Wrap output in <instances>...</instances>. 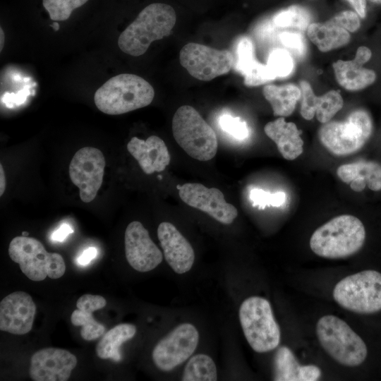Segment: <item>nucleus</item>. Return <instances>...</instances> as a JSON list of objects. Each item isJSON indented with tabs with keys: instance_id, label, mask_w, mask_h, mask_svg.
Listing matches in <instances>:
<instances>
[{
	"instance_id": "obj_25",
	"label": "nucleus",
	"mask_w": 381,
	"mask_h": 381,
	"mask_svg": "<svg viewBox=\"0 0 381 381\" xmlns=\"http://www.w3.org/2000/svg\"><path fill=\"white\" fill-rule=\"evenodd\" d=\"M262 93L270 104L274 115L279 117L290 116L301 98V89L294 84L267 85Z\"/></svg>"
},
{
	"instance_id": "obj_44",
	"label": "nucleus",
	"mask_w": 381,
	"mask_h": 381,
	"mask_svg": "<svg viewBox=\"0 0 381 381\" xmlns=\"http://www.w3.org/2000/svg\"><path fill=\"white\" fill-rule=\"evenodd\" d=\"M4 32L2 30V28H0V39H1V41H0V51L1 52L3 47H4Z\"/></svg>"
},
{
	"instance_id": "obj_38",
	"label": "nucleus",
	"mask_w": 381,
	"mask_h": 381,
	"mask_svg": "<svg viewBox=\"0 0 381 381\" xmlns=\"http://www.w3.org/2000/svg\"><path fill=\"white\" fill-rule=\"evenodd\" d=\"M279 40L286 47L290 49L296 54L301 56L305 53L304 39L301 34L284 32L280 34Z\"/></svg>"
},
{
	"instance_id": "obj_4",
	"label": "nucleus",
	"mask_w": 381,
	"mask_h": 381,
	"mask_svg": "<svg viewBox=\"0 0 381 381\" xmlns=\"http://www.w3.org/2000/svg\"><path fill=\"white\" fill-rule=\"evenodd\" d=\"M315 329L322 347L341 365L356 367L365 360V343L343 320L324 315L318 320Z\"/></svg>"
},
{
	"instance_id": "obj_2",
	"label": "nucleus",
	"mask_w": 381,
	"mask_h": 381,
	"mask_svg": "<svg viewBox=\"0 0 381 381\" xmlns=\"http://www.w3.org/2000/svg\"><path fill=\"white\" fill-rule=\"evenodd\" d=\"M365 240V229L357 217L342 214L318 228L310 239L317 255L328 259L345 258L357 253Z\"/></svg>"
},
{
	"instance_id": "obj_17",
	"label": "nucleus",
	"mask_w": 381,
	"mask_h": 381,
	"mask_svg": "<svg viewBox=\"0 0 381 381\" xmlns=\"http://www.w3.org/2000/svg\"><path fill=\"white\" fill-rule=\"evenodd\" d=\"M157 236L165 260L171 269L177 274L189 271L194 263L195 253L176 226L169 222H162L157 228Z\"/></svg>"
},
{
	"instance_id": "obj_22",
	"label": "nucleus",
	"mask_w": 381,
	"mask_h": 381,
	"mask_svg": "<svg viewBox=\"0 0 381 381\" xmlns=\"http://www.w3.org/2000/svg\"><path fill=\"white\" fill-rule=\"evenodd\" d=\"M337 174L354 191H362L366 186L374 191L381 190V165L377 162L361 160L342 164Z\"/></svg>"
},
{
	"instance_id": "obj_43",
	"label": "nucleus",
	"mask_w": 381,
	"mask_h": 381,
	"mask_svg": "<svg viewBox=\"0 0 381 381\" xmlns=\"http://www.w3.org/2000/svg\"><path fill=\"white\" fill-rule=\"evenodd\" d=\"M6 188V178L2 164H0V195H2Z\"/></svg>"
},
{
	"instance_id": "obj_5",
	"label": "nucleus",
	"mask_w": 381,
	"mask_h": 381,
	"mask_svg": "<svg viewBox=\"0 0 381 381\" xmlns=\"http://www.w3.org/2000/svg\"><path fill=\"white\" fill-rule=\"evenodd\" d=\"M172 132L179 145L193 159L208 161L217 154L215 132L191 106L183 105L176 110L172 119Z\"/></svg>"
},
{
	"instance_id": "obj_37",
	"label": "nucleus",
	"mask_w": 381,
	"mask_h": 381,
	"mask_svg": "<svg viewBox=\"0 0 381 381\" xmlns=\"http://www.w3.org/2000/svg\"><path fill=\"white\" fill-rule=\"evenodd\" d=\"M327 21L351 32L357 31L361 26L358 15L352 11H342Z\"/></svg>"
},
{
	"instance_id": "obj_6",
	"label": "nucleus",
	"mask_w": 381,
	"mask_h": 381,
	"mask_svg": "<svg viewBox=\"0 0 381 381\" xmlns=\"http://www.w3.org/2000/svg\"><path fill=\"white\" fill-rule=\"evenodd\" d=\"M239 319L244 336L255 351L268 352L278 346L280 329L266 298L251 296L245 299L239 308Z\"/></svg>"
},
{
	"instance_id": "obj_12",
	"label": "nucleus",
	"mask_w": 381,
	"mask_h": 381,
	"mask_svg": "<svg viewBox=\"0 0 381 381\" xmlns=\"http://www.w3.org/2000/svg\"><path fill=\"white\" fill-rule=\"evenodd\" d=\"M105 159L99 149L85 147L78 150L69 165V176L80 190L83 202L92 201L100 188L104 173Z\"/></svg>"
},
{
	"instance_id": "obj_11",
	"label": "nucleus",
	"mask_w": 381,
	"mask_h": 381,
	"mask_svg": "<svg viewBox=\"0 0 381 381\" xmlns=\"http://www.w3.org/2000/svg\"><path fill=\"white\" fill-rule=\"evenodd\" d=\"M198 341L199 333L194 325L181 324L155 345L152 353L155 365L162 371L173 370L193 353Z\"/></svg>"
},
{
	"instance_id": "obj_7",
	"label": "nucleus",
	"mask_w": 381,
	"mask_h": 381,
	"mask_svg": "<svg viewBox=\"0 0 381 381\" xmlns=\"http://www.w3.org/2000/svg\"><path fill=\"white\" fill-rule=\"evenodd\" d=\"M373 132V121L368 112L358 109L343 121L323 123L318 131L322 145L331 153L345 156L361 149Z\"/></svg>"
},
{
	"instance_id": "obj_28",
	"label": "nucleus",
	"mask_w": 381,
	"mask_h": 381,
	"mask_svg": "<svg viewBox=\"0 0 381 381\" xmlns=\"http://www.w3.org/2000/svg\"><path fill=\"white\" fill-rule=\"evenodd\" d=\"M309 13L303 8L291 6L277 13L273 18L274 23L280 28H289L301 31L306 30L310 23Z\"/></svg>"
},
{
	"instance_id": "obj_18",
	"label": "nucleus",
	"mask_w": 381,
	"mask_h": 381,
	"mask_svg": "<svg viewBox=\"0 0 381 381\" xmlns=\"http://www.w3.org/2000/svg\"><path fill=\"white\" fill-rule=\"evenodd\" d=\"M127 150L147 174L164 171L170 162L165 143L156 135H151L146 140L133 137L128 143Z\"/></svg>"
},
{
	"instance_id": "obj_40",
	"label": "nucleus",
	"mask_w": 381,
	"mask_h": 381,
	"mask_svg": "<svg viewBox=\"0 0 381 381\" xmlns=\"http://www.w3.org/2000/svg\"><path fill=\"white\" fill-rule=\"evenodd\" d=\"M372 56V52L369 48L365 46L359 47L356 51V56L353 59L357 64L363 65L367 63Z\"/></svg>"
},
{
	"instance_id": "obj_14",
	"label": "nucleus",
	"mask_w": 381,
	"mask_h": 381,
	"mask_svg": "<svg viewBox=\"0 0 381 381\" xmlns=\"http://www.w3.org/2000/svg\"><path fill=\"white\" fill-rule=\"evenodd\" d=\"M124 242L126 260L135 270L149 272L162 262L161 250L140 222L133 221L127 226Z\"/></svg>"
},
{
	"instance_id": "obj_29",
	"label": "nucleus",
	"mask_w": 381,
	"mask_h": 381,
	"mask_svg": "<svg viewBox=\"0 0 381 381\" xmlns=\"http://www.w3.org/2000/svg\"><path fill=\"white\" fill-rule=\"evenodd\" d=\"M343 105L342 97L338 91H328L318 97L315 105L317 119L322 124L330 121L332 117L342 108Z\"/></svg>"
},
{
	"instance_id": "obj_13",
	"label": "nucleus",
	"mask_w": 381,
	"mask_h": 381,
	"mask_svg": "<svg viewBox=\"0 0 381 381\" xmlns=\"http://www.w3.org/2000/svg\"><path fill=\"white\" fill-rule=\"evenodd\" d=\"M176 188L179 197L186 204L207 213L222 224H231L238 215L236 208L225 200L224 194L218 188H209L198 183L177 185Z\"/></svg>"
},
{
	"instance_id": "obj_3",
	"label": "nucleus",
	"mask_w": 381,
	"mask_h": 381,
	"mask_svg": "<svg viewBox=\"0 0 381 381\" xmlns=\"http://www.w3.org/2000/svg\"><path fill=\"white\" fill-rule=\"evenodd\" d=\"M155 97L152 86L140 76L123 73L111 78L95 93L97 109L109 115L125 114L149 105Z\"/></svg>"
},
{
	"instance_id": "obj_34",
	"label": "nucleus",
	"mask_w": 381,
	"mask_h": 381,
	"mask_svg": "<svg viewBox=\"0 0 381 381\" xmlns=\"http://www.w3.org/2000/svg\"><path fill=\"white\" fill-rule=\"evenodd\" d=\"M222 129L238 140L246 139L249 134L248 125L240 117L224 114L219 119Z\"/></svg>"
},
{
	"instance_id": "obj_23",
	"label": "nucleus",
	"mask_w": 381,
	"mask_h": 381,
	"mask_svg": "<svg viewBox=\"0 0 381 381\" xmlns=\"http://www.w3.org/2000/svg\"><path fill=\"white\" fill-rule=\"evenodd\" d=\"M332 67L337 83L347 90H363L372 85L376 79L373 70L364 68L353 60H338Z\"/></svg>"
},
{
	"instance_id": "obj_33",
	"label": "nucleus",
	"mask_w": 381,
	"mask_h": 381,
	"mask_svg": "<svg viewBox=\"0 0 381 381\" xmlns=\"http://www.w3.org/2000/svg\"><path fill=\"white\" fill-rule=\"evenodd\" d=\"M249 197L253 206L260 210H263L267 206L280 207L286 201V194L284 192L271 193L259 188L252 189Z\"/></svg>"
},
{
	"instance_id": "obj_16",
	"label": "nucleus",
	"mask_w": 381,
	"mask_h": 381,
	"mask_svg": "<svg viewBox=\"0 0 381 381\" xmlns=\"http://www.w3.org/2000/svg\"><path fill=\"white\" fill-rule=\"evenodd\" d=\"M35 313L36 305L28 293L13 292L1 301L0 329L13 334H25L32 329Z\"/></svg>"
},
{
	"instance_id": "obj_1",
	"label": "nucleus",
	"mask_w": 381,
	"mask_h": 381,
	"mask_svg": "<svg viewBox=\"0 0 381 381\" xmlns=\"http://www.w3.org/2000/svg\"><path fill=\"white\" fill-rule=\"evenodd\" d=\"M176 21L174 8L163 3H153L144 8L120 35L118 45L124 53L139 56L150 44L169 36Z\"/></svg>"
},
{
	"instance_id": "obj_41",
	"label": "nucleus",
	"mask_w": 381,
	"mask_h": 381,
	"mask_svg": "<svg viewBox=\"0 0 381 381\" xmlns=\"http://www.w3.org/2000/svg\"><path fill=\"white\" fill-rule=\"evenodd\" d=\"M97 254V250L94 247L85 249L77 258V262L80 265H87Z\"/></svg>"
},
{
	"instance_id": "obj_35",
	"label": "nucleus",
	"mask_w": 381,
	"mask_h": 381,
	"mask_svg": "<svg viewBox=\"0 0 381 381\" xmlns=\"http://www.w3.org/2000/svg\"><path fill=\"white\" fill-rule=\"evenodd\" d=\"M301 90V114L306 120H311L315 115L318 96L315 95L310 85L306 81L300 83Z\"/></svg>"
},
{
	"instance_id": "obj_9",
	"label": "nucleus",
	"mask_w": 381,
	"mask_h": 381,
	"mask_svg": "<svg viewBox=\"0 0 381 381\" xmlns=\"http://www.w3.org/2000/svg\"><path fill=\"white\" fill-rule=\"evenodd\" d=\"M333 298L342 308L360 314L381 310V273L363 270L340 280L333 290Z\"/></svg>"
},
{
	"instance_id": "obj_27",
	"label": "nucleus",
	"mask_w": 381,
	"mask_h": 381,
	"mask_svg": "<svg viewBox=\"0 0 381 381\" xmlns=\"http://www.w3.org/2000/svg\"><path fill=\"white\" fill-rule=\"evenodd\" d=\"M181 380L183 381L217 380V373L214 362L205 354H197L192 356L186 365Z\"/></svg>"
},
{
	"instance_id": "obj_20",
	"label": "nucleus",
	"mask_w": 381,
	"mask_h": 381,
	"mask_svg": "<svg viewBox=\"0 0 381 381\" xmlns=\"http://www.w3.org/2000/svg\"><path fill=\"white\" fill-rule=\"evenodd\" d=\"M322 375L315 365H301L292 351L287 346L279 347L274 358V380L315 381Z\"/></svg>"
},
{
	"instance_id": "obj_10",
	"label": "nucleus",
	"mask_w": 381,
	"mask_h": 381,
	"mask_svg": "<svg viewBox=\"0 0 381 381\" xmlns=\"http://www.w3.org/2000/svg\"><path fill=\"white\" fill-rule=\"evenodd\" d=\"M179 61L190 75L203 81L229 73L235 64L234 56L231 52L194 42L183 47L179 53Z\"/></svg>"
},
{
	"instance_id": "obj_32",
	"label": "nucleus",
	"mask_w": 381,
	"mask_h": 381,
	"mask_svg": "<svg viewBox=\"0 0 381 381\" xmlns=\"http://www.w3.org/2000/svg\"><path fill=\"white\" fill-rule=\"evenodd\" d=\"M236 52L237 59L234 64L236 70L244 76L258 63L255 59L253 43L248 38L241 39L238 44Z\"/></svg>"
},
{
	"instance_id": "obj_8",
	"label": "nucleus",
	"mask_w": 381,
	"mask_h": 381,
	"mask_svg": "<svg viewBox=\"0 0 381 381\" xmlns=\"http://www.w3.org/2000/svg\"><path fill=\"white\" fill-rule=\"evenodd\" d=\"M8 255L19 265L22 272L34 282L42 281L47 277L59 279L66 271L63 257L47 252L42 243L32 237H14L9 243Z\"/></svg>"
},
{
	"instance_id": "obj_15",
	"label": "nucleus",
	"mask_w": 381,
	"mask_h": 381,
	"mask_svg": "<svg viewBox=\"0 0 381 381\" xmlns=\"http://www.w3.org/2000/svg\"><path fill=\"white\" fill-rule=\"evenodd\" d=\"M76 365L75 356L68 351L44 348L32 354L30 376L34 381H66Z\"/></svg>"
},
{
	"instance_id": "obj_26",
	"label": "nucleus",
	"mask_w": 381,
	"mask_h": 381,
	"mask_svg": "<svg viewBox=\"0 0 381 381\" xmlns=\"http://www.w3.org/2000/svg\"><path fill=\"white\" fill-rule=\"evenodd\" d=\"M136 333L135 325L129 323L119 324L104 334L96 346V353L102 359L111 358L114 361L121 359V345L132 339Z\"/></svg>"
},
{
	"instance_id": "obj_39",
	"label": "nucleus",
	"mask_w": 381,
	"mask_h": 381,
	"mask_svg": "<svg viewBox=\"0 0 381 381\" xmlns=\"http://www.w3.org/2000/svg\"><path fill=\"white\" fill-rule=\"evenodd\" d=\"M73 232V230L69 224H63L53 232L52 239L54 241L62 242Z\"/></svg>"
},
{
	"instance_id": "obj_42",
	"label": "nucleus",
	"mask_w": 381,
	"mask_h": 381,
	"mask_svg": "<svg viewBox=\"0 0 381 381\" xmlns=\"http://www.w3.org/2000/svg\"><path fill=\"white\" fill-rule=\"evenodd\" d=\"M362 18L366 16V0H347Z\"/></svg>"
},
{
	"instance_id": "obj_31",
	"label": "nucleus",
	"mask_w": 381,
	"mask_h": 381,
	"mask_svg": "<svg viewBox=\"0 0 381 381\" xmlns=\"http://www.w3.org/2000/svg\"><path fill=\"white\" fill-rule=\"evenodd\" d=\"M266 65L275 78H277L288 76L292 72L294 63L286 50L277 49L270 53Z\"/></svg>"
},
{
	"instance_id": "obj_21",
	"label": "nucleus",
	"mask_w": 381,
	"mask_h": 381,
	"mask_svg": "<svg viewBox=\"0 0 381 381\" xmlns=\"http://www.w3.org/2000/svg\"><path fill=\"white\" fill-rule=\"evenodd\" d=\"M265 134L276 144L282 156L294 160L303 151V141L296 124L286 122L284 117H279L268 122L264 127Z\"/></svg>"
},
{
	"instance_id": "obj_19",
	"label": "nucleus",
	"mask_w": 381,
	"mask_h": 381,
	"mask_svg": "<svg viewBox=\"0 0 381 381\" xmlns=\"http://www.w3.org/2000/svg\"><path fill=\"white\" fill-rule=\"evenodd\" d=\"M106 304V299L99 295L86 294L78 299L77 309L73 311L71 322L74 326H81L80 335L83 339L95 340L104 333L105 327L95 320L92 313Z\"/></svg>"
},
{
	"instance_id": "obj_36",
	"label": "nucleus",
	"mask_w": 381,
	"mask_h": 381,
	"mask_svg": "<svg viewBox=\"0 0 381 381\" xmlns=\"http://www.w3.org/2000/svg\"><path fill=\"white\" fill-rule=\"evenodd\" d=\"M276 79L268 69L267 65L260 62L244 75V84L246 86H258Z\"/></svg>"
},
{
	"instance_id": "obj_24",
	"label": "nucleus",
	"mask_w": 381,
	"mask_h": 381,
	"mask_svg": "<svg viewBox=\"0 0 381 381\" xmlns=\"http://www.w3.org/2000/svg\"><path fill=\"white\" fill-rule=\"evenodd\" d=\"M309 40L322 52L347 44L351 39L348 31L328 21L312 23L306 30Z\"/></svg>"
},
{
	"instance_id": "obj_46",
	"label": "nucleus",
	"mask_w": 381,
	"mask_h": 381,
	"mask_svg": "<svg viewBox=\"0 0 381 381\" xmlns=\"http://www.w3.org/2000/svg\"><path fill=\"white\" fill-rule=\"evenodd\" d=\"M28 234H29L28 232H25V231H23V232L22 233V236H28Z\"/></svg>"
},
{
	"instance_id": "obj_30",
	"label": "nucleus",
	"mask_w": 381,
	"mask_h": 381,
	"mask_svg": "<svg viewBox=\"0 0 381 381\" xmlns=\"http://www.w3.org/2000/svg\"><path fill=\"white\" fill-rule=\"evenodd\" d=\"M88 0H42V4L53 20H67L72 11Z\"/></svg>"
},
{
	"instance_id": "obj_45",
	"label": "nucleus",
	"mask_w": 381,
	"mask_h": 381,
	"mask_svg": "<svg viewBox=\"0 0 381 381\" xmlns=\"http://www.w3.org/2000/svg\"><path fill=\"white\" fill-rule=\"evenodd\" d=\"M51 26L56 31H57L59 29V25L57 23H54Z\"/></svg>"
}]
</instances>
